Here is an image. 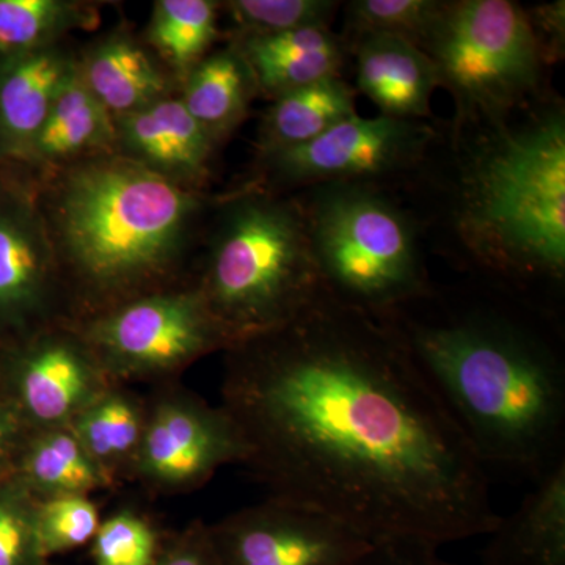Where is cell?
Wrapping results in <instances>:
<instances>
[{"mask_svg":"<svg viewBox=\"0 0 565 565\" xmlns=\"http://www.w3.org/2000/svg\"><path fill=\"white\" fill-rule=\"evenodd\" d=\"M225 352L221 405L267 497L373 544L438 548L497 525L489 471L381 316L326 291Z\"/></svg>","mask_w":565,"mask_h":565,"instance_id":"6da1fadb","label":"cell"},{"mask_svg":"<svg viewBox=\"0 0 565 565\" xmlns=\"http://www.w3.org/2000/svg\"><path fill=\"white\" fill-rule=\"evenodd\" d=\"M381 318L487 471L534 482L565 462V360L541 330L490 308Z\"/></svg>","mask_w":565,"mask_h":565,"instance_id":"7a4b0ae2","label":"cell"},{"mask_svg":"<svg viewBox=\"0 0 565 565\" xmlns=\"http://www.w3.org/2000/svg\"><path fill=\"white\" fill-rule=\"evenodd\" d=\"M39 204L68 322L181 282L204 207L199 192L120 152L52 169Z\"/></svg>","mask_w":565,"mask_h":565,"instance_id":"3957f363","label":"cell"},{"mask_svg":"<svg viewBox=\"0 0 565 565\" xmlns=\"http://www.w3.org/2000/svg\"><path fill=\"white\" fill-rule=\"evenodd\" d=\"M460 222L471 248L498 273L563 280V111L500 132L487 145L465 178Z\"/></svg>","mask_w":565,"mask_h":565,"instance_id":"277c9868","label":"cell"},{"mask_svg":"<svg viewBox=\"0 0 565 565\" xmlns=\"http://www.w3.org/2000/svg\"><path fill=\"white\" fill-rule=\"evenodd\" d=\"M193 282L233 344L291 322L326 292L302 203L262 189L233 196Z\"/></svg>","mask_w":565,"mask_h":565,"instance_id":"5b68a950","label":"cell"},{"mask_svg":"<svg viewBox=\"0 0 565 565\" xmlns=\"http://www.w3.org/2000/svg\"><path fill=\"white\" fill-rule=\"evenodd\" d=\"M300 203L323 288L333 299L386 316L430 292L414 226L370 185L326 182Z\"/></svg>","mask_w":565,"mask_h":565,"instance_id":"8992f818","label":"cell"},{"mask_svg":"<svg viewBox=\"0 0 565 565\" xmlns=\"http://www.w3.org/2000/svg\"><path fill=\"white\" fill-rule=\"evenodd\" d=\"M115 385L180 381L193 363L233 341L195 282H178L71 322Z\"/></svg>","mask_w":565,"mask_h":565,"instance_id":"52a82bcc","label":"cell"},{"mask_svg":"<svg viewBox=\"0 0 565 565\" xmlns=\"http://www.w3.org/2000/svg\"><path fill=\"white\" fill-rule=\"evenodd\" d=\"M423 51L460 107L486 115L533 92L544 61L526 11L508 0L448 2Z\"/></svg>","mask_w":565,"mask_h":565,"instance_id":"ba28073f","label":"cell"},{"mask_svg":"<svg viewBox=\"0 0 565 565\" xmlns=\"http://www.w3.org/2000/svg\"><path fill=\"white\" fill-rule=\"evenodd\" d=\"M132 481L151 494L202 489L226 465L245 462L243 435L222 405L169 382L152 386Z\"/></svg>","mask_w":565,"mask_h":565,"instance_id":"9c48e42d","label":"cell"},{"mask_svg":"<svg viewBox=\"0 0 565 565\" xmlns=\"http://www.w3.org/2000/svg\"><path fill=\"white\" fill-rule=\"evenodd\" d=\"M207 526L221 565H360L373 546L340 520L274 497Z\"/></svg>","mask_w":565,"mask_h":565,"instance_id":"30bf717a","label":"cell"},{"mask_svg":"<svg viewBox=\"0 0 565 565\" xmlns=\"http://www.w3.org/2000/svg\"><path fill=\"white\" fill-rule=\"evenodd\" d=\"M110 385L68 321L7 344L0 390L32 430L70 426Z\"/></svg>","mask_w":565,"mask_h":565,"instance_id":"8fae6325","label":"cell"},{"mask_svg":"<svg viewBox=\"0 0 565 565\" xmlns=\"http://www.w3.org/2000/svg\"><path fill=\"white\" fill-rule=\"evenodd\" d=\"M433 132L418 120L353 115L308 143L259 156L264 180L288 188L384 177L418 161Z\"/></svg>","mask_w":565,"mask_h":565,"instance_id":"7c38bea8","label":"cell"},{"mask_svg":"<svg viewBox=\"0 0 565 565\" xmlns=\"http://www.w3.org/2000/svg\"><path fill=\"white\" fill-rule=\"evenodd\" d=\"M66 321L65 296L39 196L0 181V338Z\"/></svg>","mask_w":565,"mask_h":565,"instance_id":"4fadbf2b","label":"cell"},{"mask_svg":"<svg viewBox=\"0 0 565 565\" xmlns=\"http://www.w3.org/2000/svg\"><path fill=\"white\" fill-rule=\"evenodd\" d=\"M117 152L182 188L196 191L207 174L215 141L180 98L152 103L115 120Z\"/></svg>","mask_w":565,"mask_h":565,"instance_id":"5bb4252c","label":"cell"},{"mask_svg":"<svg viewBox=\"0 0 565 565\" xmlns=\"http://www.w3.org/2000/svg\"><path fill=\"white\" fill-rule=\"evenodd\" d=\"M77 70L63 47L0 57V161H24L58 93Z\"/></svg>","mask_w":565,"mask_h":565,"instance_id":"9a60e30c","label":"cell"},{"mask_svg":"<svg viewBox=\"0 0 565 565\" xmlns=\"http://www.w3.org/2000/svg\"><path fill=\"white\" fill-rule=\"evenodd\" d=\"M533 484L487 534L481 565H565V462Z\"/></svg>","mask_w":565,"mask_h":565,"instance_id":"2e32d148","label":"cell"},{"mask_svg":"<svg viewBox=\"0 0 565 565\" xmlns=\"http://www.w3.org/2000/svg\"><path fill=\"white\" fill-rule=\"evenodd\" d=\"M356 44V84L382 115L418 120L429 114L440 79L426 52L388 35L359 36Z\"/></svg>","mask_w":565,"mask_h":565,"instance_id":"e0dca14e","label":"cell"},{"mask_svg":"<svg viewBox=\"0 0 565 565\" xmlns=\"http://www.w3.org/2000/svg\"><path fill=\"white\" fill-rule=\"evenodd\" d=\"M233 44L250 66L258 92L273 99L340 77L343 66V44L329 28L241 36Z\"/></svg>","mask_w":565,"mask_h":565,"instance_id":"ac0fdd59","label":"cell"},{"mask_svg":"<svg viewBox=\"0 0 565 565\" xmlns=\"http://www.w3.org/2000/svg\"><path fill=\"white\" fill-rule=\"evenodd\" d=\"M82 81L117 118L170 96L169 76L128 33H111L77 61Z\"/></svg>","mask_w":565,"mask_h":565,"instance_id":"d6986e66","label":"cell"},{"mask_svg":"<svg viewBox=\"0 0 565 565\" xmlns=\"http://www.w3.org/2000/svg\"><path fill=\"white\" fill-rule=\"evenodd\" d=\"M107 152H117L114 117L88 90L77 66L52 104L25 162L52 170Z\"/></svg>","mask_w":565,"mask_h":565,"instance_id":"ffe728a7","label":"cell"},{"mask_svg":"<svg viewBox=\"0 0 565 565\" xmlns=\"http://www.w3.org/2000/svg\"><path fill=\"white\" fill-rule=\"evenodd\" d=\"M147 422V396L110 385L70 424L71 430L115 486L131 482Z\"/></svg>","mask_w":565,"mask_h":565,"instance_id":"44dd1931","label":"cell"},{"mask_svg":"<svg viewBox=\"0 0 565 565\" xmlns=\"http://www.w3.org/2000/svg\"><path fill=\"white\" fill-rule=\"evenodd\" d=\"M11 478L36 501L62 497H93L115 489L70 426L33 430L21 449Z\"/></svg>","mask_w":565,"mask_h":565,"instance_id":"7402d4cb","label":"cell"},{"mask_svg":"<svg viewBox=\"0 0 565 565\" xmlns=\"http://www.w3.org/2000/svg\"><path fill=\"white\" fill-rule=\"evenodd\" d=\"M182 82V104L215 141L244 120L258 92L250 66L234 44L203 57Z\"/></svg>","mask_w":565,"mask_h":565,"instance_id":"603a6c76","label":"cell"},{"mask_svg":"<svg viewBox=\"0 0 565 565\" xmlns=\"http://www.w3.org/2000/svg\"><path fill=\"white\" fill-rule=\"evenodd\" d=\"M353 115L355 93L341 77L278 96L259 128V156L308 143Z\"/></svg>","mask_w":565,"mask_h":565,"instance_id":"cb8c5ba5","label":"cell"},{"mask_svg":"<svg viewBox=\"0 0 565 565\" xmlns=\"http://www.w3.org/2000/svg\"><path fill=\"white\" fill-rule=\"evenodd\" d=\"M217 36V3L211 0H159L148 40L167 65L184 79Z\"/></svg>","mask_w":565,"mask_h":565,"instance_id":"d4e9b609","label":"cell"},{"mask_svg":"<svg viewBox=\"0 0 565 565\" xmlns=\"http://www.w3.org/2000/svg\"><path fill=\"white\" fill-rule=\"evenodd\" d=\"M96 20L90 6L70 0H0V57L55 46Z\"/></svg>","mask_w":565,"mask_h":565,"instance_id":"484cf974","label":"cell"},{"mask_svg":"<svg viewBox=\"0 0 565 565\" xmlns=\"http://www.w3.org/2000/svg\"><path fill=\"white\" fill-rule=\"evenodd\" d=\"M446 6L437 0H359L349 3V24L356 36H396L424 50Z\"/></svg>","mask_w":565,"mask_h":565,"instance_id":"4316f807","label":"cell"},{"mask_svg":"<svg viewBox=\"0 0 565 565\" xmlns=\"http://www.w3.org/2000/svg\"><path fill=\"white\" fill-rule=\"evenodd\" d=\"M169 534L148 516L122 509L102 520L90 542L95 565H158Z\"/></svg>","mask_w":565,"mask_h":565,"instance_id":"83f0119b","label":"cell"},{"mask_svg":"<svg viewBox=\"0 0 565 565\" xmlns=\"http://www.w3.org/2000/svg\"><path fill=\"white\" fill-rule=\"evenodd\" d=\"M225 6L241 39L329 28L338 3L330 0H233Z\"/></svg>","mask_w":565,"mask_h":565,"instance_id":"f1b7e54d","label":"cell"},{"mask_svg":"<svg viewBox=\"0 0 565 565\" xmlns=\"http://www.w3.org/2000/svg\"><path fill=\"white\" fill-rule=\"evenodd\" d=\"M36 505L17 479H0V565H51L40 542Z\"/></svg>","mask_w":565,"mask_h":565,"instance_id":"f546056e","label":"cell"},{"mask_svg":"<svg viewBox=\"0 0 565 565\" xmlns=\"http://www.w3.org/2000/svg\"><path fill=\"white\" fill-rule=\"evenodd\" d=\"M102 514L92 497H62L39 501L36 527L44 555H65L90 544L102 525Z\"/></svg>","mask_w":565,"mask_h":565,"instance_id":"4dcf8cb0","label":"cell"},{"mask_svg":"<svg viewBox=\"0 0 565 565\" xmlns=\"http://www.w3.org/2000/svg\"><path fill=\"white\" fill-rule=\"evenodd\" d=\"M158 565H221L207 523L192 520L181 531L169 534Z\"/></svg>","mask_w":565,"mask_h":565,"instance_id":"1f68e13d","label":"cell"},{"mask_svg":"<svg viewBox=\"0 0 565 565\" xmlns=\"http://www.w3.org/2000/svg\"><path fill=\"white\" fill-rule=\"evenodd\" d=\"M437 550L415 541L375 542L360 565H459L445 561Z\"/></svg>","mask_w":565,"mask_h":565,"instance_id":"d6a6232c","label":"cell"},{"mask_svg":"<svg viewBox=\"0 0 565 565\" xmlns=\"http://www.w3.org/2000/svg\"><path fill=\"white\" fill-rule=\"evenodd\" d=\"M33 430L0 390V479L10 478L21 449Z\"/></svg>","mask_w":565,"mask_h":565,"instance_id":"836d02e7","label":"cell"},{"mask_svg":"<svg viewBox=\"0 0 565 565\" xmlns=\"http://www.w3.org/2000/svg\"><path fill=\"white\" fill-rule=\"evenodd\" d=\"M526 14L541 50L546 39V46H548L546 52L555 51L557 54L559 46L563 47L564 43V2L541 7L533 14L526 11Z\"/></svg>","mask_w":565,"mask_h":565,"instance_id":"e575fe53","label":"cell"},{"mask_svg":"<svg viewBox=\"0 0 565 565\" xmlns=\"http://www.w3.org/2000/svg\"><path fill=\"white\" fill-rule=\"evenodd\" d=\"M7 341L6 340H2V338H0V374H2V364H3V359H6V351H7Z\"/></svg>","mask_w":565,"mask_h":565,"instance_id":"d590c367","label":"cell"}]
</instances>
